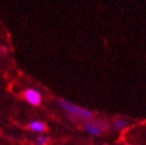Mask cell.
<instances>
[{
    "instance_id": "cell-1",
    "label": "cell",
    "mask_w": 146,
    "mask_h": 145,
    "mask_svg": "<svg viewBox=\"0 0 146 145\" xmlns=\"http://www.w3.org/2000/svg\"><path fill=\"white\" fill-rule=\"evenodd\" d=\"M57 102L61 106V108H63L67 113L71 114L72 117H77L82 121L93 119V113L88 110H86V108H82V107H80V106L72 104V102H69V101L64 100V99H58Z\"/></svg>"
},
{
    "instance_id": "cell-6",
    "label": "cell",
    "mask_w": 146,
    "mask_h": 145,
    "mask_svg": "<svg viewBox=\"0 0 146 145\" xmlns=\"http://www.w3.org/2000/svg\"><path fill=\"white\" fill-rule=\"evenodd\" d=\"M36 143H37V145H45L48 143V137L46 136H38L37 138H36Z\"/></svg>"
},
{
    "instance_id": "cell-5",
    "label": "cell",
    "mask_w": 146,
    "mask_h": 145,
    "mask_svg": "<svg viewBox=\"0 0 146 145\" xmlns=\"http://www.w3.org/2000/svg\"><path fill=\"white\" fill-rule=\"evenodd\" d=\"M127 125H128V121L123 118H115L112 121V126L115 131H121V130L127 127Z\"/></svg>"
},
{
    "instance_id": "cell-3",
    "label": "cell",
    "mask_w": 146,
    "mask_h": 145,
    "mask_svg": "<svg viewBox=\"0 0 146 145\" xmlns=\"http://www.w3.org/2000/svg\"><path fill=\"white\" fill-rule=\"evenodd\" d=\"M24 98L32 106H39L42 102V94L35 88H27L24 92Z\"/></svg>"
},
{
    "instance_id": "cell-4",
    "label": "cell",
    "mask_w": 146,
    "mask_h": 145,
    "mask_svg": "<svg viewBox=\"0 0 146 145\" xmlns=\"http://www.w3.org/2000/svg\"><path fill=\"white\" fill-rule=\"evenodd\" d=\"M29 127H30L33 132H37V133H42L45 131V124L39 120H32L30 124H29Z\"/></svg>"
},
{
    "instance_id": "cell-2",
    "label": "cell",
    "mask_w": 146,
    "mask_h": 145,
    "mask_svg": "<svg viewBox=\"0 0 146 145\" xmlns=\"http://www.w3.org/2000/svg\"><path fill=\"white\" fill-rule=\"evenodd\" d=\"M83 128L87 133L93 136H100L107 130V124L102 120H86L83 121Z\"/></svg>"
}]
</instances>
